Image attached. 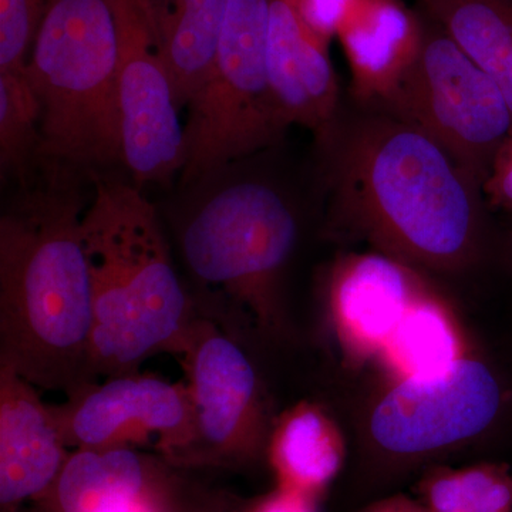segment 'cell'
Instances as JSON below:
<instances>
[{
  "label": "cell",
  "instance_id": "1",
  "mask_svg": "<svg viewBox=\"0 0 512 512\" xmlns=\"http://www.w3.org/2000/svg\"><path fill=\"white\" fill-rule=\"evenodd\" d=\"M362 107L318 137L330 224L404 264H467L481 242L483 185L419 127Z\"/></svg>",
  "mask_w": 512,
  "mask_h": 512
},
{
  "label": "cell",
  "instance_id": "2",
  "mask_svg": "<svg viewBox=\"0 0 512 512\" xmlns=\"http://www.w3.org/2000/svg\"><path fill=\"white\" fill-rule=\"evenodd\" d=\"M80 173L43 163L0 217V363L67 397L94 383Z\"/></svg>",
  "mask_w": 512,
  "mask_h": 512
},
{
  "label": "cell",
  "instance_id": "3",
  "mask_svg": "<svg viewBox=\"0 0 512 512\" xmlns=\"http://www.w3.org/2000/svg\"><path fill=\"white\" fill-rule=\"evenodd\" d=\"M92 180L82 235L92 291L90 373L96 383L97 376L137 373L157 353L183 357L200 318L143 188L97 173Z\"/></svg>",
  "mask_w": 512,
  "mask_h": 512
},
{
  "label": "cell",
  "instance_id": "4",
  "mask_svg": "<svg viewBox=\"0 0 512 512\" xmlns=\"http://www.w3.org/2000/svg\"><path fill=\"white\" fill-rule=\"evenodd\" d=\"M251 157L180 187L175 229L204 301L269 320L279 278L298 241L288 192L249 167Z\"/></svg>",
  "mask_w": 512,
  "mask_h": 512
},
{
  "label": "cell",
  "instance_id": "5",
  "mask_svg": "<svg viewBox=\"0 0 512 512\" xmlns=\"http://www.w3.org/2000/svg\"><path fill=\"white\" fill-rule=\"evenodd\" d=\"M26 80L43 163L83 173L121 164L117 33L109 0H47Z\"/></svg>",
  "mask_w": 512,
  "mask_h": 512
},
{
  "label": "cell",
  "instance_id": "6",
  "mask_svg": "<svg viewBox=\"0 0 512 512\" xmlns=\"http://www.w3.org/2000/svg\"><path fill=\"white\" fill-rule=\"evenodd\" d=\"M271 0H229L214 63L190 106L180 187L275 147L289 124L269 82Z\"/></svg>",
  "mask_w": 512,
  "mask_h": 512
},
{
  "label": "cell",
  "instance_id": "7",
  "mask_svg": "<svg viewBox=\"0 0 512 512\" xmlns=\"http://www.w3.org/2000/svg\"><path fill=\"white\" fill-rule=\"evenodd\" d=\"M375 106L429 134L481 185L512 133V111L497 84L434 22L399 86Z\"/></svg>",
  "mask_w": 512,
  "mask_h": 512
},
{
  "label": "cell",
  "instance_id": "8",
  "mask_svg": "<svg viewBox=\"0 0 512 512\" xmlns=\"http://www.w3.org/2000/svg\"><path fill=\"white\" fill-rule=\"evenodd\" d=\"M117 33L121 165L137 187L167 185L187 157L180 104L148 0H109Z\"/></svg>",
  "mask_w": 512,
  "mask_h": 512
},
{
  "label": "cell",
  "instance_id": "9",
  "mask_svg": "<svg viewBox=\"0 0 512 512\" xmlns=\"http://www.w3.org/2000/svg\"><path fill=\"white\" fill-rule=\"evenodd\" d=\"M500 377L477 359H458L439 375L406 377L377 404L370 430L377 447L416 460L474 439L500 417Z\"/></svg>",
  "mask_w": 512,
  "mask_h": 512
},
{
  "label": "cell",
  "instance_id": "10",
  "mask_svg": "<svg viewBox=\"0 0 512 512\" xmlns=\"http://www.w3.org/2000/svg\"><path fill=\"white\" fill-rule=\"evenodd\" d=\"M67 447L116 450L151 446L175 464L185 466L194 443V413L185 384L157 377H109L50 407Z\"/></svg>",
  "mask_w": 512,
  "mask_h": 512
},
{
  "label": "cell",
  "instance_id": "11",
  "mask_svg": "<svg viewBox=\"0 0 512 512\" xmlns=\"http://www.w3.org/2000/svg\"><path fill=\"white\" fill-rule=\"evenodd\" d=\"M183 359L195 430L185 466L248 463L265 437L258 377L248 356L210 319H198Z\"/></svg>",
  "mask_w": 512,
  "mask_h": 512
},
{
  "label": "cell",
  "instance_id": "12",
  "mask_svg": "<svg viewBox=\"0 0 512 512\" xmlns=\"http://www.w3.org/2000/svg\"><path fill=\"white\" fill-rule=\"evenodd\" d=\"M329 45L303 15L299 0H271L266 60L272 92L289 127L308 128L316 138L339 117Z\"/></svg>",
  "mask_w": 512,
  "mask_h": 512
},
{
  "label": "cell",
  "instance_id": "13",
  "mask_svg": "<svg viewBox=\"0 0 512 512\" xmlns=\"http://www.w3.org/2000/svg\"><path fill=\"white\" fill-rule=\"evenodd\" d=\"M52 410L35 384L0 363V504L45 500L69 460Z\"/></svg>",
  "mask_w": 512,
  "mask_h": 512
},
{
  "label": "cell",
  "instance_id": "14",
  "mask_svg": "<svg viewBox=\"0 0 512 512\" xmlns=\"http://www.w3.org/2000/svg\"><path fill=\"white\" fill-rule=\"evenodd\" d=\"M426 23L402 0H350L336 25L362 106L383 103L419 56Z\"/></svg>",
  "mask_w": 512,
  "mask_h": 512
},
{
  "label": "cell",
  "instance_id": "15",
  "mask_svg": "<svg viewBox=\"0 0 512 512\" xmlns=\"http://www.w3.org/2000/svg\"><path fill=\"white\" fill-rule=\"evenodd\" d=\"M423 292L407 264L380 252L342 259L330 281V303L340 333L363 352L386 346Z\"/></svg>",
  "mask_w": 512,
  "mask_h": 512
},
{
  "label": "cell",
  "instance_id": "16",
  "mask_svg": "<svg viewBox=\"0 0 512 512\" xmlns=\"http://www.w3.org/2000/svg\"><path fill=\"white\" fill-rule=\"evenodd\" d=\"M163 488L153 464L136 450H76L45 501L52 500V512H106Z\"/></svg>",
  "mask_w": 512,
  "mask_h": 512
},
{
  "label": "cell",
  "instance_id": "17",
  "mask_svg": "<svg viewBox=\"0 0 512 512\" xmlns=\"http://www.w3.org/2000/svg\"><path fill=\"white\" fill-rule=\"evenodd\" d=\"M229 0H148L181 109L201 89L217 53Z\"/></svg>",
  "mask_w": 512,
  "mask_h": 512
},
{
  "label": "cell",
  "instance_id": "18",
  "mask_svg": "<svg viewBox=\"0 0 512 512\" xmlns=\"http://www.w3.org/2000/svg\"><path fill=\"white\" fill-rule=\"evenodd\" d=\"M268 456L278 487L318 498L342 470L345 444L322 410L301 403L279 421Z\"/></svg>",
  "mask_w": 512,
  "mask_h": 512
},
{
  "label": "cell",
  "instance_id": "19",
  "mask_svg": "<svg viewBox=\"0 0 512 512\" xmlns=\"http://www.w3.org/2000/svg\"><path fill=\"white\" fill-rule=\"evenodd\" d=\"M421 5L497 84L512 111V0H421Z\"/></svg>",
  "mask_w": 512,
  "mask_h": 512
},
{
  "label": "cell",
  "instance_id": "20",
  "mask_svg": "<svg viewBox=\"0 0 512 512\" xmlns=\"http://www.w3.org/2000/svg\"><path fill=\"white\" fill-rule=\"evenodd\" d=\"M386 348L407 377L439 375L461 359L446 312L424 292L400 320Z\"/></svg>",
  "mask_w": 512,
  "mask_h": 512
},
{
  "label": "cell",
  "instance_id": "21",
  "mask_svg": "<svg viewBox=\"0 0 512 512\" xmlns=\"http://www.w3.org/2000/svg\"><path fill=\"white\" fill-rule=\"evenodd\" d=\"M420 491L431 512H512V470L504 463L437 468Z\"/></svg>",
  "mask_w": 512,
  "mask_h": 512
},
{
  "label": "cell",
  "instance_id": "22",
  "mask_svg": "<svg viewBox=\"0 0 512 512\" xmlns=\"http://www.w3.org/2000/svg\"><path fill=\"white\" fill-rule=\"evenodd\" d=\"M43 164L39 113L28 80L0 74V168L18 178L20 187Z\"/></svg>",
  "mask_w": 512,
  "mask_h": 512
},
{
  "label": "cell",
  "instance_id": "23",
  "mask_svg": "<svg viewBox=\"0 0 512 512\" xmlns=\"http://www.w3.org/2000/svg\"><path fill=\"white\" fill-rule=\"evenodd\" d=\"M47 0H0V74L26 79Z\"/></svg>",
  "mask_w": 512,
  "mask_h": 512
},
{
  "label": "cell",
  "instance_id": "24",
  "mask_svg": "<svg viewBox=\"0 0 512 512\" xmlns=\"http://www.w3.org/2000/svg\"><path fill=\"white\" fill-rule=\"evenodd\" d=\"M485 204L512 221V133L495 154L483 183Z\"/></svg>",
  "mask_w": 512,
  "mask_h": 512
},
{
  "label": "cell",
  "instance_id": "25",
  "mask_svg": "<svg viewBox=\"0 0 512 512\" xmlns=\"http://www.w3.org/2000/svg\"><path fill=\"white\" fill-rule=\"evenodd\" d=\"M245 512H319L318 498L289 488L276 487L275 491L249 505Z\"/></svg>",
  "mask_w": 512,
  "mask_h": 512
},
{
  "label": "cell",
  "instance_id": "26",
  "mask_svg": "<svg viewBox=\"0 0 512 512\" xmlns=\"http://www.w3.org/2000/svg\"><path fill=\"white\" fill-rule=\"evenodd\" d=\"M350 0H299L303 15L320 35L332 40L336 25Z\"/></svg>",
  "mask_w": 512,
  "mask_h": 512
},
{
  "label": "cell",
  "instance_id": "27",
  "mask_svg": "<svg viewBox=\"0 0 512 512\" xmlns=\"http://www.w3.org/2000/svg\"><path fill=\"white\" fill-rule=\"evenodd\" d=\"M106 512H175L167 490L156 491L131 503L119 505Z\"/></svg>",
  "mask_w": 512,
  "mask_h": 512
},
{
  "label": "cell",
  "instance_id": "28",
  "mask_svg": "<svg viewBox=\"0 0 512 512\" xmlns=\"http://www.w3.org/2000/svg\"><path fill=\"white\" fill-rule=\"evenodd\" d=\"M359 512H431L423 503L404 495H392L367 505Z\"/></svg>",
  "mask_w": 512,
  "mask_h": 512
}]
</instances>
